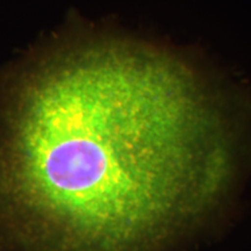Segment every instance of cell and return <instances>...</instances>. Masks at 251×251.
I'll return each mask as SVG.
<instances>
[{"label":"cell","instance_id":"6da1fadb","mask_svg":"<svg viewBox=\"0 0 251 251\" xmlns=\"http://www.w3.org/2000/svg\"><path fill=\"white\" fill-rule=\"evenodd\" d=\"M238 126L179 56L84 36L0 102V206L46 251H149L233 181Z\"/></svg>","mask_w":251,"mask_h":251}]
</instances>
